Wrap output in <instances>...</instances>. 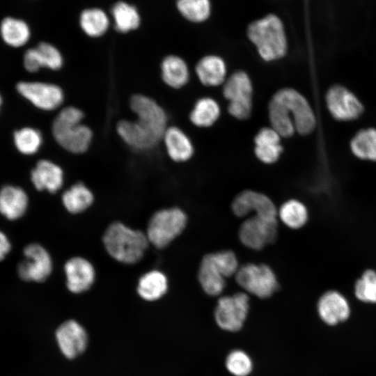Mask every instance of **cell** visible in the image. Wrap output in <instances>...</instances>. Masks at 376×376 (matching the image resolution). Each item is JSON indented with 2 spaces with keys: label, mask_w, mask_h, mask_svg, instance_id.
Wrapping results in <instances>:
<instances>
[{
  "label": "cell",
  "mask_w": 376,
  "mask_h": 376,
  "mask_svg": "<svg viewBox=\"0 0 376 376\" xmlns=\"http://www.w3.org/2000/svg\"><path fill=\"white\" fill-rule=\"evenodd\" d=\"M80 25L88 36L100 37L107 31L109 27V19L106 14L100 9H87L81 14Z\"/></svg>",
  "instance_id": "cell-32"
},
{
  "label": "cell",
  "mask_w": 376,
  "mask_h": 376,
  "mask_svg": "<svg viewBox=\"0 0 376 376\" xmlns=\"http://www.w3.org/2000/svg\"><path fill=\"white\" fill-rule=\"evenodd\" d=\"M278 221L251 215L241 224L238 230L240 242L246 247L259 251L276 241Z\"/></svg>",
  "instance_id": "cell-10"
},
{
  "label": "cell",
  "mask_w": 376,
  "mask_h": 376,
  "mask_svg": "<svg viewBox=\"0 0 376 376\" xmlns=\"http://www.w3.org/2000/svg\"><path fill=\"white\" fill-rule=\"evenodd\" d=\"M24 260L17 266L19 276L26 281L42 282L52 271L49 253L41 245L30 244L24 249Z\"/></svg>",
  "instance_id": "cell-13"
},
{
  "label": "cell",
  "mask_w": 376,
  "mask_h": 376,
  "mask_svg": "<svg viewBox=\"0 0 376 376\" xmlns=\"http://www.w3.org/2000/svg\"><path fill=\"white\" fill-rule=\"evenodd\" d=\"M94 199L92 191L82 182H77L65 190L62 195L65 208L72 214H79L87 210Z\"/></svg>",
  "instance_id": "cell-28"
},
{
  "label": "cell",
  "mask_w": 376,
  "mask_h": 376,
  "mask_svg": "<svg viewBox=\"0 0 376 376\" xmlns=\"http://www.w3.org/2000/svg\"><path fill=\"white\" fill-rule=\"evenodd\" d=\"M56 337L63 354L72 359L81 354L87 345V334L76 321L70 320L59 326Z\"/></svg>",
  "instance_id": "cell-19"
},
{
  "label": "cell",
  "mask_w": 376,
  "mask_h": 376,
  "mask_svg": "<svg viewBox=\"0 0 376 376\" xmlns=\"http://www.w3.org/2000/svg\"><path fill=\"white\" fill-rule=\"evenodd\" d=\"M103 244L107 253L116 260L134 264L143 258L150 243L146 233L115 221L105 230Z\"/></svg>",
  "instance_id": "cell-4"
},
{
  "label": "cell",
  "mask_w": 376,
  "mask_h": 376,
  "mask_svg": "<svg viewBox=\"0 0 376 376\" xmlns=\"http://www.w3.org/2000/svg\"><path fill=\"white\" fill-rule=\"evenodd\" d=\"M177 6L186 19L194 22H203L210 16L209 0H178Z\"/></svg>",
  "instance_id": "cell-36"
},
{
  "label": "cell",
  "mask_w": 376,
  "mask_h": 376,
  "mask_svg": "<svg viewBox=\"0 0 376 376\" xmlns=\"http://www.w3.org/2000/svg\"><path fill=\"white\" fill-rule=\"evenodd\" d=\"M31 181L39 191L55 193L63 186L64 173L60 166L47 160H39L31 173Z\"/></svg>",
  "instance_id": "cell-20"
},
{
  "label": "cell",
  "mask_w": 376,
  "mask_h": 376,
  "mask_svg": "<svg viewBox=\"0 0 376 376\" xmlns=\"http://www.w3.org/2000/svg\"><path fill=\"white\" fill-rule=\"evenodd\" d=\"M220 108L217 102L210 97L199 99L191 113V122L198 127H206L212 125L219 118Z\"/></svg>",
  "instance_id": "cell-31"
},
{
  "label": "cell",
  "mask_w": 376,
  "mask_h": 376,
  "mask_svg": "<svg viewBox=\"0 0 376 376\" xmlns=\"http://www.w3.org/2000/svg\"><path fill=\"white\" fill-rule=\"evenodd\" d=\"M85 114L75 106L62 108L53 120L52 132L56 142L73 154L86 152L93 138L92 130L82 123Z\"/></svg>",
  "instance_id": "cell-3"
},
{
  "label": "cell",
  "mask_w": 376,
  "mask_h": 376,
  "mask_svg": "<svg viewBox=\"0 0 376 376\" xmlns=\"http://www.w3.org/2000/svg\"><path fill=\"white\" fill-rule=\"evenodd\" d=\"M278 217L291 229L304 227L308 220V211L301 201L292 198L284 202L278 210Z\"/></svg>",
  "instance_id": "cell-29"
},
{
  "label": "cell",
  "mask_w": 376,
  "mask_h": 376,
  "mask_svg": "<svg viewBox=\"0 0 376 376\" xmlns=\"http://www.w3.org/2000/svg\"><path fill=\"white\" fill-rule=\"evenodd\" d=\"M355 297L361 302L376 304V270L364 269L355 280L354 285Z\"/></svg>",
  "instance_id": "cell-33"
},
{
  "label": "cell",
  "mask_w": 376,
  "mask_h": 376,
  "mask_svg": "<svg viewBox=\"0 0 376 376\" xmlns=\"http://www.w3.org/2000/svg\"><path fill=\"white\" fill-rule=\"evenodd\" d=\"M14 142L17 150L24 155L36 153L42 143L41 132L32 127H24L14 133Z\"/></svg>",
  "instance_id": "cell-35"
},
{
  "label": "cell",
  "mask_w": 376,
  "mask_h": 376,
  "mask_svg": "<svg viewBox=\"0 0 376 376\" xmlns=\"http://www.w3.org/2000/svg\"><path fill=\"white\" fill-rule=\"evenodd\" d=\"M249 310V297L245 292L219 297L214 310V318L224 330L237 331L246 319Z\"/></svg>",
  "instance_id": "cell-9"
},
{
  "label": "cell",
  "mask_w": 376,
  "mask_h": 376,
  "mask_svg": "<svg viewBox=\"0 0 376 376\" xmlns=\"http://www.w3.org/2000/svg\"><path fill=\"white\" fill-rule=\"evenodd\" d=\"M196 72L203 84L216 86L224 82L226 67L221 58L210 55L202 58L198 62Z\"/></svg>",
  "instance_id": "cell-25"
},
{
  "label": "cell",
  "mask_w": 376,
  "mask_h": 376,
  "mask_svg": "<svg viewBox=\"0 0 376 376\" xmlns=\"http://www.w3.org/2000/svg\"><path fill=\"white\" fill-rule=\"evenodd\" d=\"M326 102L332 116L339 120H351L363 112V106L356 95L344 86H332L327 92Z\"/></svg>",
  "instance_id": "cell-14"
},
{
  "label": "cell",
  "mask_w": 376,
  "mask_h": 376,
  "mask_svg": "<svg viewBox=\"0 0 376 376\" xmlns=\"http://www.w3.org/2000/svg\"><path fill=\"white\" fill-rule=\"evenodd\" d=\"M247 35L260 57L266 61L279 59L286 54L287 40L283 25L274 15H268L251 23Z\"/></svg>",
  "instance_id": "cell-5"
},
{
  "label": "cell",
  "mask_w": 376,
  "mask_h": 376,
  "mask_svg": "<svg viewBox=\"0 0 376 376\" xmlns=\"http://www.w3.org/2000/svg\"><path fill=\"white\" fill-rule=\"evenodd\" d=\"M226 278L225 270L214 252L205 254L198 271V280L204 292L210 296L219 295L226 287Z\"/></svg>",
  "instance_id": "cell-15"
},
{
  "label": "cell",
  "mask_w": 376,
  "mask_h": 376,
  "mask_svg": "<svg viewBox=\"0 0 376 376\" xmlns=\"http://www.w3.org/2000/svg\"><path fill=\"white\" fill-rule=\"evenodd\" d=\"M0 34L7 45L13 47H19L29 41L31 31L24 20L7 17L1 22Z\"/></svg>",
  "instance_id": "cell-27"
},
{
  "label": "cell",
  "mask_w": 376,
  "mask_h": 376,
  "mask_svg": "<svg viewBox=\"0 0 376 376\" xmlns=\"http://www.w3.org/2000/svg\"><path fill=\"white\" fill-rule=\"evenodd\" d=\"M17 90L36 107L44 111H54L63 103L65 95L58 85L40 81H21Z\"/></svg>",
  "instance_id": "cell-12"
},
{
  "label": "cell",
  "mask_w": 376,
  "mask_h": 376,
  "mask_svg": "<svg viewBox=\"0 0 376 376\" xmlns=\"http://www.w3.org/2000/svg\"><path fill=\"white\" fill-rule=\"evenodd\" d=\"M27 205L28 196L22 188L6 185L0 190V213L7 219L14 220L21 217Z\"/></svg>",
  "instance_id": "cell-23"
},
{
  "label": "cell",
  "mask_w": 376,
  "mask_h": 376,
  "mask_svg": "<svg viewBox=\"0 0 376 376\" xmlns=\"http://www.w3.org/2000/svg\"><path fill=\"white\" fill-rule=\"evenodd\" d=\"M130 107L136 118L119 120L116 126L118 135L134 150L152 149L162 140L168 127L166 111L155 100L142 93L130 97Z\"/></svg>",
  "instance_id": "cell-1"
},
{
  "label": "cell",
  "mask_w": 376,
  "mask_h": 376,
  "mask_svg": "<svg viewBox=\"0 0 376 376\" xmlns=\"http://www.w3.org/2000/svg\"><path fill=\"white\" fill-rule=\"evenodd\" d=\"M168 287L166 276L159 270H151L141 276L136 290L143 299L155 301L164 295Z\"/></svg>",
  "instance_id": "cell-26"
},
{
  "label": "cell",
  "mask_w": 376,
  "mask_h": 376,
  "mask_svg": "<svg viewBox=\"0 0 376 376\" xmlns=\"http://www.w3.org/2000/svg\"><path fill=\"white\" fill-rule=\"evenodd\" d=\"M268 111L272 127L281 136L290 137L295 131L308 134L315 127L312 108L295 89L285 88L277 91L269 102Z\"/></svg>",
  "instance_id": "cell-2"
},
{
  "label": "cell",
  "mask_w": 376,
  "mask_h": 376,
  "mask_svg": "<svg viewBox=\"0 0 376 376\" xmlns=\"http://www.w3.org/2000/svg\"><path fill=\"white\" fill-rule=\"evenodd\" d=\"M162 141L169 157L175 162H186L193 155L194 148L191 141L178 127H168Z\"/></svg>",
  "instance_id": "cell-21"
},
{
  "label": "cell",
  "mask_w": 376,
  "mask_h": 376,
  "mask_svg": "<svg viewBox=\"0 0 376 376\" xmlns=\"http://www.w3.org/2000/svg\"><path fill=\"white\" fill-rule=\"evenodd\" d=\"M1 103H2V99H1V97L0 95V108H1Z\"/></svg>",
  "instance_id": "cell-39"
},
{
  "label": "cell",
  "mask_w": 376,
  "mask_h": 376,
  "mask_svg": "<svg viewBox=\"0 0 376 376\" xmlns=\"http://www.w3.org/2000/svg\"><path fill=\"white\" fill-rule=\"evenodd\" d=\"M160 70L162 81L172 88H181L189 81V72L187 65L178 56L169 55L164 58Z\"/></svg>",
  "instance_id": "cell-24"
},
{
  "label": "cell",
  "mask_w": 376,
  "mask_h": 376,
  "mask_svg": "<svg viewBox=\"0 0 376 376\" xmlns=\"http://www.w3.org/2000/svg\"><path fill=\"white\" fill-rule=\"evenodd\" d=\"M66 286L73 293L88 290L93 284L95 271L93 265L86 258L73 257L64 265Z\"/></svg>",
  "instance_id": "cell-17"
},
{
  "label": "cell",
  "mask_w": 376,
  "mask_h": 376,
  "mask_svg": "<svg viewBox=\"0 0 376 376\" xmlns=\"http://www.w3.org/2000/svg\"><path fill=\"white\" fill-rule=\"evenodd\" d=\"M226 366L235 376H246L252 370L253 363L249 356L242 350H234L227 357Z\"/></svg>",
  "instance_id": "cell-37"
},
{
  "label": "cell",
  "mask_w": 376,
  "mask_h": 376,
  "mask_svg": "<svg viewBox=\"0 0 376 376\" xmlns=\"http://www.w3.org/2000/svg\"><path fill=\"white\" fill-rule=\"evenodd\" d=\"M187 224V216L182 209H162L150 217L146 234L149 243L157 249H164L183 232Z\"/></svg>",
  "instance_id": "cell-6"
},
{
  "label": "cell",
  "mask_w": 376,
  "mask_h": 376,
  "mask_svg": "<svg viewBox=\"0 0 376 376\" xmlns=\"http://www.w3.org/2000/svg\"><path fill=\"white\" fill-rule=\"evenodd\" d=\"M63 65L61 53L48 42H40L36 47L28 49L24 56V68L30 72H36L42 68L58 70Z\"/></svg>",
  "instance_id": "cell-18"
},
{
  "label": "cell",
  "mask_w": 376,
  "mask_h": 376,
  "mask_svg": "<svg viewBox=\"0 0 376 376\" xmlns=\"http://www.w3.org/2000/svg\"><path fill=\"white\" fill-rule=\"evenodd\" d=\"M115 26L118 31L127 33L136 29L140 24V17L136 9L125 3L118 2L112 8Z\"/></svg>",
  "instance_id": "cell-34"
},
{
  "label": "cell",
  "mask_w": 376,
  "mask_h": 376,
  "mask_svg": "<svg viewBox=\"0 0 376 376\" xmlns=\"http://www.w3.org/2000/svg\"><path fill=\"white\" fill-rule=\"evenodd\" d=\"M350 148L357 157L376 162V130L367 128L359 131L350 142Z\"/></svg>",
  "instance_id": "cell-30"
},
{
  "label": "cell",
  "mask_w": 376,
  "mask_h": 376,
  "mask_svg": "<svg viewBox=\"0 0 376 376\" xmlns=\"http://www.w3.org/2000/svg\"><path fill=\"white\" fill-rule=\"evenodd\" d=\"M231 209L233 214L240 218L253 214L267 219L278 220V210L271 198L253 190H244L237 194L232 201Z\"/></svg>",
  "instance_id": "cell-11"
},
{
  "label": "cell",
  "mask_w": 376,
  "mask_h": 376,
  "mask_svg": "<svg viewBox=\"0 0 376 376\" xmlns=\"http://www.w3.org/2000/svg\"><path fill=\"white\" fill-rule=\"evenodd\" d=\"M317 310L322 320L329 325L346 320L350 314L347 299L336 290H329L320 297Z\"/></svg>",
  "instance_id": "cell-16"
},
{
  "label": "cell",
  "mask_w": 376,
  "mask_h": 376,
  "mask_svg": "<svg viewBox=\"0 0 376 376\" xmlns=\"http://www.w3.org/2000/svg\"><path fill=\"white\" fill-rule=\"evenodd\" d=\"M224 97L229 101V113L239 120L249 117L252 110L253 86L249 75L238 71L225 82L223 88Z\"/></svg>",
  "instance_id": "cell-8"
},
{
  "label": "cell",
  "mask_w": 376,
  "mask_h": 376,
  "mask_svg": "<svg viewBox=\"0 0 376 376\" xmlns=\"http://www.w3.org/2000/svg\"><path fill=\"white\" fill-rule=\"evenodd\" d=\"M235 277L245 292L261 299L271 297L279 287L276 274L266 264H244L239 267Z\"/></svg>",
  "instance_id": "cell-7"
},
{
  "label": "cell",
  "mask_w": 376,
  "mask_h": 376,
  "mask_svg": "<svg viewBox=\"0 0 376 376\" xmlns=\"http://www.w3.org/2000/svg\"><path fill=\"white\" fill-rule=\"evenodd\" d=\"M11 246L7 237L0 231V260L4 259L9 253Z\"/></svg>",
  "instance_id": "cell-38"
},
{
  "label": "cell",
  "mask_w": 376,
  "mask_h": 376,
  "mask_svg": "<svg viewBox=\"0 0 376 376\" xmlns=\"http://www.w3.org/2000/svg\"><path fill=\"white\" fill-rule=\"evenodd\" d=\"M254 152L257 158L267 164L276 162L282 152L281 136L272 127H264L254 139Z\"/></svg>",
  "instance_id": "cell-22"
}]
</instances>
